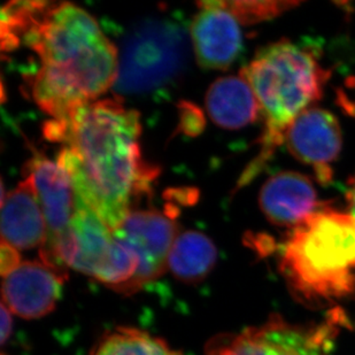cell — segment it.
<instances>
[{
  "instance_id": "9c48e42d",
  "label": "cell",
  "mask_w": 355,
  "mask_h": 355,
  "mask_svg": "<svg viewBox=\"0 0 355 355\" xmlns=\"http://www.w3.org/2000/svg\"><path fill=\"white\" fill-rule=\"evenodd\" d=\"M284 144L293 158L314 169L323 184L332 180V164L342 151L340 124L335 115L323 108L302 112L285 132Z\"/></svg>"
},
{
  "instance_id": "3957f363",
  "label": "cell",
  "mask_w": 355,
  "mask_h": 355,
  "mask_svg": "<svg viewBox=\"0 0 355 355\" xmlns=\"http://www.w3.org/2000/svg\"><path fill=\"white\" fill-rule=\"evenodd\" d=\"M279 270L299 302L323 307L355 293V218L327 206L292 229Z\"/></svg>"
},
{
  "instance_id": "ba28073f",
  "label": "cell",
  "mask_w": 355,
  "mask_h": 355,
  "mask_svg": "<svg viewBox=\"0 0 355 355\" xmlns=\"http://www.w3.org/2000/svg\"><path fill=\"white\" fill-rule=\"evenodd\" d=\"M113 234L134 248L139 259L137 275L124 295H134L164 274L178 235L174 216L158 211H130Z\"/></svg>"
},
{
  "instance_id": "44dd1931",
  "label": "cell",
  "mask_w": 355,
  "mask_h": 355,
  "mask_svg": "<svg viewBox=\"0 0 355 355\" xmlns=\"http://www.w3.org/2000/svg\"><path fill=\"white\" fill-rule=\"evenodd\" d=\"M12 327H13L12 312L7 309L6 306L1 304V344H5L7 339L10 338Z\"/></svg>"
},
{
  "instance_id": "277c9868",
  "label": "cell",
  "mask_w": 355,
  "mask_h": 355,
  "mask_svg": "<svg viewBox=\"0 0 355 355\" xmlns=\"http://www.w3.org/2000/svg\"><path fill=\"white\" fill-rule=\"evenodd\" d=\"M241 75L251 85L265 123L258 158L239 182L244 185L284 144L290 124L321 99L330 71L322 66L312 49L283 40L259 51Z\"/></svg>"
},
{
  "instance_id": "30bf717a",
  "label": "cell",
  "mask_w": 355,
  "mask_h": 355,
  "mask_svg": "<svg viewBox=\"0 0 355 355\" xmlns=\"http://www.w3.org/2000/svg\"><path fill=\"white\" fill-rule=\"evenodd\" d=\"M66 274L43 261L22 262L3 277V304L26 320L53 312L60 299Z\"/></svg>"
},
{
  "instance_id": "e0dca14e",
  "label": "cell",
  "mask_w": 355,
  "mask_h": 355,
  "mask_svg": "<svg viewBox=\"0 0 355 355\" xmlns=\"http://www.w3.org/2000/svg\"><path fill=\"white\" fill-rule=\"evenodd\" d=\"M90 355H183L162 339L131 327H118L101 337Z\"/></svg>"
},
{
  "instance_id": "6da1fadb",
  "label": "cell",
  "mask_w": 355,
  "mask_h": 355,
  "mask_svg": "<svg viewBox=\"0 0 355 355\" xmlns=\"http://www.w3.org/2000/svg\"><path fill=\"white\" fill-rule=\"evenodd\" d=\"M44 134L64 145L57 161L67 171L75 195L116 230L130 213L131 199L157 174L141 159L138 112L120 99L91 101L66 120L47 121Z\"/></svg>"
},
{
  "instance_id": "ffe728a7",
  "label": "cell",
  "mask_w": 355,
  "mask_h": 355,
  "mask_svg": "<svg viewBox=\"0 0 355 355\" xmlns=\"http://www.w3.org/2000/svg\"><path fill=\"white\" fill-rule=\"evenodd\" d=\"M22 262L20 261V254L17 248L10 246L5 241H1V248H0V272L1 276L8 275L10 272L17 269Z\"/></svg>"
},
{
  "instance_id": "d6986e66",
  "label": "cell",
  "mask_w": 355,
  "mask_h": 355,
  "mask_svg": "<svg viewBox=\"0 0 355 355\" xmlns=\"http://www.w3.org/2000/svg\"><path fill=\"white\" fill-rule=\"evenodd\" d=\"M225 6L235 15L241 24H254L262 21L279 17L293 7L298 6L295 1H223Z\"/></svg>"
},
{
  "instance_id": "7402d4cb",
  "label": "cell",
  "mask_w": 355,
  "mask_h": 355,
  "mask_svg": "<svg viewBox=\"0 0 355 355\" xmlns=\"http://www.w3.org/2000/svg\"><path fill=\"white\" fill-rule=\"evenodd\" d=\"M346 201H347V206H349V214L355 218V174L354 176L349 178L347 191H346Z\"/></svg>"
},
{
  "instance_id": "2e32d148",
  "label": "cell",
  "mask_w": 355,
  "mask_h": 355,
  "mask_svg": "<svg viewBox=\"0 0 355 355\" xmlns=\"http://www.w3.org/2000/svg\"><path fill=\"white\" fill-rule=\"evenodd\" d=\"M218 259L211 238L196 230L178 234L168 257L167 268L180 281L195 284L209 275Z\"/></svg>"
},
{
  "instance_id": "8992f818",
  "label": "cell",
  "mask_w": 355,
  "mask_h": 355,
  "mask_svg": "<svg viewBox=\"0 0 355 355\" xmlns=\"http://www.w3.org/2000/svg\"><path fill=\"white\" fill-rule=\"evenodd\" d=\"M342 314L320 324H295L278 315L238 334H220L205 346V355H330Z\"/></svg>"
},
{
  "instance_id": "4fadbf2b",
  "label": "cell",
  "mask_w": 355,
  "mask_h": 355,
  "mask_svg": "<svg viewBox=\"0 0 355 355\" xmlns=\"http://www.w3.org/2000/svg\"><path fill=\"white\" fill-rule=\"evenodd\" d=\"M259 206L272 225L293 229L324 205L318 201L311 178L298 171H283L263 184Z\"/></svg>"
},
{
  "instance_id": "52a82bcc",
  "label": "cell",
  "mask_w": 355,
  "mask_h": 355,
  "mask_svg": "<svg viewBox=\"0 0 355 355\" xmlns=\"http://www.w3.org/2000/svg\"><path fill=\"white\" fill-rule=\"evenodd\" d=\"M113 244L111 229L75 195L74 215L57 244L42 255V261L64 274L66 268H73L96 279L111 255Z\"/></svg>"
},
{
  "instance_id": "5bb4252c",
  "label": "cell",
  "mask_w": 355,
  "mask_h": 355,
  "mask_svg": "<svg viewBox=\"0 0 355 355\" xmlns=\"http://www.w3.org/2000/svg\"><path fill=\"white\" fill-rule=\"evenodd\" d=\"M46 223L31 176L1 202V241L20 250L43 248Z\"/></svg>"
},
{
  "instance_id": "5b68a950",
  "label": "cell",
  "mask_w": 355,
  "mask_h": 355,
  "mask_svg": "<svg viewBox=\"0 0 355 355\" xmlns=\"http://www.w3.org/2000/svg\"><path fill=\"white\" fill-rule=\"evenodd\" d=\"M188 40L181 27L166 19H150L131 29L119 58L114 90L150 92L171 83L184 69Z\"/></svg>"
},
{
  "instance_id": "8fae6325",
  "label": "cell",
  "mask_w": 355,
  "mask_h": 355,
  "mask_svg": "<svg viewBox=\"0 0 355 355\" xmlns=\"http://www.w3.org/2000/svg\"><path fill=\"white\" fill-rule=\"evenodd\" d=\"M191 24L198 64L206 69H227L243 47L241 22L223 1H201Z\"/></svg>"
},
{
  "instance_id": "ac0fdd59",
  "label": "cell",
  "mask_w": 355,
  "mask_h": 355,
  "mask_svg": "<svg viewBox=\"0 0 355 355\" xmlns=\"http://www.w3.org/2000/svg\"><path fill=\"white\" fill-rule=\"evenodd\" d=\"M47 1H10L1 8V46L10 51L51 6Z\"/></svg>"
},
{
  "instance_id": "7c38bea8",
  "label": "cell",
  "mask_w": 355,
  "mask_h": 355,
  "mask_svg": "<svg viewBox=\"0 0 355 355\" xmlns=\"http://www.w3.org/2000/svg\"><path fill=\"white\" fill-rule=\"evenodd\" d=\"M27 169L46 223V241L40 248L43 255L57 244L69 225L75 211V191L67 171L58 161L37 155L28 161Z\"/></svg>"
},
{
  "instance_id": "9a60e30c",
  "label": "cell",
  "mask_w": 355,
  "mask_h": 355,
  "mask_svg": "<svg viewBox=\"0 0 355 355\" xmlns=\"http://www.w3.org/2000/svg\"><path fill=\"white\" fill-rule=\"evenodd\" d=\"M205 104L211 121L223 129H241L258 120L260 106L241 74L218 78L208 87Z\"/></svg>"
},
{
  "instance_id": "7a4b0ae2",
  "label": "cell",
  "mask_w": 355,
  "mask_h": 355,
  "mask_svg": "<svg viewBox=\"0 0 355 355\" xmlns=\"http://www.w3.org/2000/svg\"><path fill=\"white\" fill-rule=\"evenodd\" d=\"M24 40L40 60L33 98L51 120H66L116 82L118 51L94 17L75 3H51Z\"/></svg>"
}]
</instances>
